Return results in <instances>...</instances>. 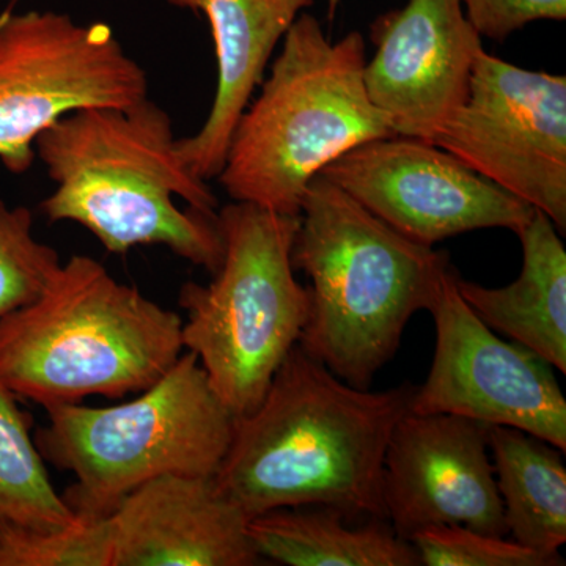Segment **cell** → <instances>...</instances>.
Returning <instances> with one entry per match:
<instances>
[{"mask_svg":"<svg viewBox=\"0 0 566 566\" xmlns=\"http://www.w3.org/2000/svg\"><path fill=\"white\" fill-rule=\"evenodd\" d=\"M416 389L408 382L378 392L346 385L296 345L259 406L234 417L216 485L249 520L314 504L356 520H387V444L411 411Z\"/></svg>","mask_w":566,"mask_h":566,"instance_id":"obj_1","label":"cell"},{"mask_svg":"<svg viewBox=\"0 0 566 566\" xmlns=\"http://www.w3.org/2000/svg\"><path fill=\"white\" fill-rule=\"evenodd\" d=\"M35 156L55 185L41 203L50 221L80 223L112 253L164 245L210 274L221 266L218 199L158 104L73 112L40 134Z\"/></svg>","mask_w":566,"mask_h":566,"instance_id":"obj_2","label":"cell"},{"mask_svg":"<svg viewBox=\"0 0 566 566\" xmlns=\"http://www.w3.org/2000/svg\"><path fill=\"white\" fill-rule=\"evenodd\" d=\"M292 262L311 279L297 345L359 389L394 359L450 266L449 253L398 233L322 175L305 191Z\"/></svg>","mask_w":566,"mask_h":566,"instance_id":"obj_3","label":"cell"},{"mask_svg":"<svg viewBox=\"0 0 566 566\" xmlns=\"http://www.w3.org/2000/svg\"><path fill=\"white\" fill-rule=\"evenodd\" d=\"M181 326L177 312L73 255L0 318V382L46 409L139 394L181 356Z\"/></svg>","mask_w":566,"mask_h":566,"instance_id":"obj_4","label":"cell"},{"mask_svg":"<svg viewBox=\"0 0 566 566\" xmlns=\"http://www.w3.org/2000/svg\"><path fill=\"white\" fill-rule=\"evenodd\" d=\"M363 33L331 41L301 13L234 126L218 180L233 202L300 216L324 167L365 142L397 136L365 88Z\"/></svg>","mask_w":566,"mask_h":566,"instance_id":"obj_5","label":"cell"},{"mask_svg":"<svg viewBox=\"0 0 566 566\" xmlns=\"http://www.w3.org/2000/svg\"><path fill=\"white\" fill-rule=\"evenodd\" d=\"M33 436L44 461L74 475L62 494L84 523L104 520L156 476H214L232 441L234 415L192 352L117 406L61 405Z\"/></svg>","mask_w":566,"mask_h":566,"instance_id":"obj_6","label":"cell"},{"mask_svg":"<svg viewBox=\"0 0 566 566\" xmlns=\"http://www.w3.org/2000/svg\"><path fill=\"white\" fill-rule=\"evenodd\" d=\"M221 266L207 285L188 282L182 346L234 417L259 406L311 318V292L296 281L292 252L300 216L244 202L218 211Z\"/></svg>","mask_w":566,"mask_h":566,"instance_id":"obj_7","label":"cell"},{"mask_svg":"<svg viewBox=\"0 0 566 566\" xmlns=\"http://www.w3.org/2000/svg\"><path fill=\"white\" fill-rule=\"evenodd\" d=\"M147 98L144 66L106 22L39 10L0 20V161L11 172L32 166L40 134L66 115Z\"/></svg>","mask_w":566,"mask_h":566,"instance_id":"obj_8","label":"cell"},{"mask_svg":"<svg viewBox=\"0 0 566 566\" xmlns=\"http://www.w3.org/2000/svg\"><path fill=\"white\" fill-rule=\"evenodd\" d=\"M431 144L566 232V77L480 52L468 98Z\"/></svg>","mask_w":566,"mask_h":566,"instance_id":"obj_9","label":"cell"},{"mask_svg":"<svg viewBox=\"0 0 566 566\" xmlns=\"http://www.w3.org/2000/svg\"><path fill=\"white\" fill-rule=\"evenodd\" d=\"M457 277L449 266L428 305L434 356L411 411L516 428L565 452L566 400L553 365L526 346L497 337L458 292Z\"/></svg>","mask_w":566,"mask_h":566,"instance_id":"obj_10","label":"cell"},{"mask_svg":"<svg viewBox=\"0 0 566 566\" xmlns=\"http://www.w3.org/2000/svg\"><path fill=\"white\" fill-rule=\"evenodd\" d=\"M319 175L398 233L428 248L475 230L517 233L535 212L449 151L412 137L365 142Z\"/></svg>","mask_w":566,"mask_h":566,"instance_id":"obj_11","label":"cell"},{"mask_svg":"<svg viewBox=\"0 0 566 566\" xmlns=\"http://www.w3.org/2000/svg\"><path fill=\"white\" fill-rule=\"evenodd\" d=\"M387 521L401 538L433 526L509 536L495 482L490 424L453 415H408L385 458Z\"/></svg>","mask_w":566,"mask_h":566,"instance_id":"obj_12","label":"cell"},{"mask_svg":"<svg viewBox=\"0 0 566 566\" xmlns=\"http://www.w3.org/2000/svg\"><path fill=\"white\" fill-rule=\"evenodd\" d=\"M365 63L368 98L397 136L433 142L463 106L472 69L485 50L461 0H408L371 24Z\"/></svg>","mask_w":566,"mask_h":566,"instance_id":"obj_13","label":"cell"},{"mask_svg":"<svg viewBox=\"0 0 566 566\" xmlns=\"http://www.w3.org/2000/svg\"><path fill=\"white\" fill-rule=\"evenodd\" d=\"M111 566H253L262 564L249 517L214 476H156L107 516Z\"/></svg>","mask_w":566,"mask_h":566,"instance_id":"obj_14","label":"cell"},{"mask_svg":"<svg viewBox=\"0 0 566 566\" xmlns=\"http://www.w3.org/2000/svg\"><path fill=\"white\" fill-rule=\"evenodd\" d=\"M197 11L210 24L214 46V99L199 132L177 139L182 161L197 177L214 180L241 114L259 91L286 32L315 0H166Z\"/></svg>","mask_w":566,"mask_h":566,"instance_id":"obj_15","label":"cell"},{"mask_svg":"<svg viewBox=\"0 0 566 566\" xmlns=\"http://www.w3.org/2000/svg\"><path fill=\"white\" fill-rule=\"evenodd\" d=\"M516 234L523 270L515 282L488 289L458 275V292L494 333L566 374V251L560 232L545 212L535 210Z\"/></svg>","mask_w":566,"mask_h":566,"instance_id":"obj_16","label":"cell"},{"mask_svg":"<svg viewBox=\"0 0 566 566\" xmlns=\"http://www.w3.org/2000/svg\"><path fill=\"white\" fill-rule=\"evenodd\" d=\"M256 553L290 566H419L411 542L385 517L356 520L333 505L270 510L248 523Z\"/></svg>","mask_w":566,"mask_h":566,"instance_id":"obj_17","label":"cell"},{"mask_svg":"<svg viewBox=\"0 0 566 566\" xmlns=\"http://www.w3.org/2000/svg\"><path fill=\"white\" fill-rule=\"evenodd\" d=\"M506 531L517 545L560 556L566 542V468L558 447L510 427H490Z\"/></svg>","mask_w":566,"mask_h":566,"instance_id":"obj_18","label":"cell"},{"mask_svg":"<svg viewBox=\"0 0 566 566\" xmlns=\"http://www.w3.org/2000/svg\"><path fill=\"white\" fill-rule=\"evenodd\" d=\"M31 427V415L0 382V534L51 532L82 523L55 493Z\"/></svg>","mask_w":566,"mask_h":566,"instance_id":"obj_19","label":"cell"},{"mask_svg":"<svg viewBox=\"0 0 566 566\" xmlns=\"http://www.w3.org/2000/svg\"><path fill=\"white\" fill-rule=\"evenodd\" d=\"M61 263L33 234L32 212L0 200V318L35 300Z\"/></svg>","mask_w":566,"mask_h":566,"instance_id":"obj_20","label":"cell"},{"mask_svg":"<svg viewBox=\"0 0 566 566\" xmlns=\"http://www.w3.org/2000/svg\"><path fill=\"white\" fill-rule=\"evenodd\" d=\"M109 520L51 532L0 534V566H111Z\"/></svg>","mask_w":566,"mask_h":566,"instance_id":"obj_21","label":"cell"},{"mask_svg":"<svg viewBox=\"0 0 566 566\" xmlns=\"http://www.w3.org/2000/svg\"><path fill=\"white\" fill-rule=\"evenodd\" d=\"M424 566H558L562 556H545L505 536L463 526H433L411 539Z\"/></svg>","mask_w":566,"mask_h":566,"instance_id":"obj_22","label":"cell"},{"mask_svg":"<svg viewBox=\"0 0 566 566\" xmlns=\"http://www.w3.org/2000/svg\"><path fill=\"white\" fill-rule=\"evenodd\" d=\"M465 17L482 36L505 41L535 21H565L566 0H461Z\"/></svg>","mask_w":566,"mask_h":566,"instance_id":"obj_23","label":"cell"},{"mask_svg":"<svg viewBox=\"0 0 566 566\" xmlns=\"http://www.w3.org/2000/svg\"><path fill=\"white\" fill-rule=\"evenodd\" d=\"M342 0H327V7H329V18L333 20L337 7L340 6Z\"/></svg>","mask_w":566,"mask_h":566,"instance_id":"obj_24","label":"cell"}]
</instances>
